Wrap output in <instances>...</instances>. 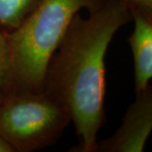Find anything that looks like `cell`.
I'll use <instances>...</instances> for the list:
<instances>
[{"label":"cell","instance_id":"obj_1","mask_svg":"<svg viewBox=\"0 0 152 152\" xmlns=\"http://www.w3.org/2000/svg\"><path fill=\"white\" fill-rule=\"evenodd\" d=\"M88 18L74 16L49 61L42 92L61 105L75 126L78 145L71 151L96 152L105 121V56L114 35L132 15L122 0H105Z\"/></svg>","mask_w":152,"mask_h":152},{"label":"cell","instance_id":"obj_2","mask_svg":"<svg viewBox=\"0 0 152 152\" xmlns=\"http://www.w3.org/2000/svg\"><path fill=\"white\" fill-rule=\"evenodd\" d=\"M105 0H41L21 24L5 31L12 59L10 92H42L45 73L74 16Z\"/></svg>","mask_w":152,"mask_h":152},{"label":"cell","instance_id":"obj_3","mask_svg":"<svg viewBox=\"0 0 152 152\" xmlns=\"http://www.w3.org/2000/svg\"><path fill=\"white\" fill-rule=\"evenodd\" d=\"M70 122L65 109L44 92L7 93L0 101V135L16 152L53 144Z\"/></svg>","mask_w":152,"mask_h":152},{"label":"cell","instance_id":"obj_4","mask_svg":"<svg viewBox=\"0 0 152 152\" xmlns=\"http://www.w3.org/2000/svg\"><path fill=\"white\" fill-rule=\"evenodd\" d=\"M152 130V88L136 93L122 124L113 135L97 141L96 152H142Z\"/></svg>","mask_w":152,"mask_h":152},{"label":"cell","instance_id":"obj_5","mask_svg":"<svg viewBox=\"0 0 152 152\" xmlns=\"http://www.w3.org/2000/svg\"><path fill=\"white\" fill-rule=\"evenodd\" d=\"M134 31L128 42L130 45L134 70V91L145 90L152 77V16L141 11L130 10Z\"/></svg>","mask_w":152,"mask_h":152},{"label":"cell","instance_id":"obj_6","mask_svg":"<svg viewBox=\"0 0 152 152\" xmlns=\"http://www.w3.org/2000/svg\"><path fill=\"white\" fill-rule=\"evenodd\" d=\"M41 0H0V29L11 31L34 10Z\"/></svg>","mask_w":152,"mask_h":152},{"label":"cell","instance_id":"obj_7","mask_svg":"<svg viewBox=\"0 0 152 152\" xmlns=\"http://www.w3.org/2000/svg\"><path fill=\"white\" fill-rule=\"evenodd\" d=\"M12 87V59L5 31L0 29V91L10 92Z\"/></svg>","mask_w":152,"mask_h":152},{"label":"cell","instance_id":"obj_8","mask_svg":"<svg viewBox=\"0 0 152 152\" xmlns=\"http://www.w3.org/2000/svg\"><path fill=\"white\" fill-rule=\"evenodd\" d=\"M129 10H139L152 16V0H122Z\"/></svg>","mask_w":152,"mask_h":152},{"label":"cell","instance_id":"obj_9","mask_svg":"<svg viewBox=\"0 0 152 152\" xmlns=\"http://www.w3.org/2000/svg\"><path fill=\"white\" fill-rule=\"evenodd\" d=\"M0 152H16L15 148L7 141L4 137L0 135Z\"/></svg>","mask_w":152,"mask_h":152},{"label":"cell","instance_id":"obj_10","mask_svg":"<svg viewBox=\"0 0 152 152\" xmlns=\"http://www.w3.org/2000/svg\"><path fill=\"white\" fill-rule=\"evenodd\" d=\"M3 96H4V94L2 93V91H0V101L2 100V98H3Z\"/></svg>","mask_w":152,"mask_h":152}]
</instances>
